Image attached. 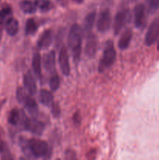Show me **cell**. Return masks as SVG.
<instances>
[{"instance_id":"cell-1","label":"cell","mask_w":159,"mask_h":160,"mask_svg":"<svg viewBox=\"0 0 159 160\" xmlns=\"http://www.w3.org/2000/svg\"><path fill=\"white\" fill-rule=\"evenodd\" d=\"M82 36L83 31L80 27L76 23L73 24L68 34V45L72 52L73 60L76 64L80 60Z\"/></svg>"},{"instance_id":"cell-2","label":"cell","mask_w":159,"mask_h":160,"mask_svg":"<svg viewBox=\"0 0 159 160\" xmlns=\"http://www.w3.org/2000/svg\"><path fill=\"white\" fill-rule=\"evenodd\" d=\"M29 148L31 158L43 157L48 159L51 156V149L45 141L37 138L30 139Z\"/></svg>"},{"instance_id":"cell-3","label":"cell","mask_w":159,"mask_h":160,"mask_svg":"<svg viewBox=\"0 0 159 160\" xmlns=\"http://www.w3.org/2000/svg\"><path fill=\"white\" fill-rule=\"evenodd\" d=\"M116 59V52L114 47L112 41H108L103 51L102 57L98 65V71L100 73L104 72L106 69L112 66Z\"/></svg>"},{"instance_id":"cell-4","label":"cell","mask_w":159,"mask_h":160,"mask_svg":"<svg viewBox=\"0 0 159 160\" xmlns=\"http://www.w3.org/2000/svg\"><path fill=\"white\" fill-rule=\"evenodd\" d=\"M159 38V17L154 19L147 31L145 35L144 43L147 46H151L154 45Z\"/></svg>"},{"instance_id":"cell-5","label":"cell","mask_w":159,"mask_h":160,"mask_svg":"<svg viewBox=\"0 0 159 160\" xmlns=\"http://www.w3.org/2000/svg\"><path fill=\"white\" fill-rule=\"evenodd\" d=\"M130 12L128 9H122L115 15L114 20V33L115 34H119L125 25L130 20Z\"/></svg>"},{"instance_id":"cell-6","label":"cell","mask_w":159,"mask_h":160,"mask_svg":"<svg viewBox=\"0 0 159 160\" xmlns=\"http://www.w3.org/2000/svg\"><path fill=\"white\" fill-rule=\"evenodd\" d=\"M27 120L26 114L23 110L18 109H13L10 111L8 117V121L12 126L20 127L23 129V126Z\"/></svg>"},{"instance_id":"cell-7","label":"cell","mask_w":159,"mask_h":160,"mask_svg":"<svg viewBox=\"0 0 159 160\" xmlns=\"http://www.w3.org/2000/svg\"><path fill=\"white\" fill-rule=\"evenodd\" d=\"M112 17L108 9H104L100 12L98 20L97 21V30L101 33H104L108 31L111 26Z\"/></svg>"},{"instance_id":"cell-8","label":"cell","mask_w":159,"mask_h":160,"mask_svg":"<svg viewBox=\"0 0 159 160\" xmlns=\"http://www.w3.org/2000/svg\"><path fill=\"white\" fill-rule=\"evenodd\" d=\"M23 129L30 131L34 135H41L45 130V124L36 118H27L23 126Z\"/></svg>"},{"instance_id":"cell-9","label":"cell","mask_w":159,"mask_h":160,"mask_svg":"<svg viewBox=\"0 0 159 160\" xmlns=\"http://www.w3.org/2000/svg\"><path fill=\"white\" fill-rule=\"evenodd\" d=\"M134 24L136 28H143L146 24V7L143 4H137L134 8Z\"/></svg>"},{"instance_id":"cell-10","label":"cell","mask_w":159,"mask_h":160,"mask_svg":"<svg viewBox=\"0 0 159 160\" xmlns=\"http://www.w3.org/2000/svg\"><path fill=\"white\" fill-rule=\"evenodd\" d=\"M59 62L62 74L65 77H68L70 74V65L68 52L65 46H62L60 48L59 55Z\"/></svg>"},{"instance_id":"cell-11","label":"cell","mask_w":159,"mask_h":160,"mask_svg":"<svg viewBox=\"0 0 159 160\" xmlns=\"http://www.w3.org/2000/svg\"><path fill=\"white\" fill-rule=\"evenodd\" d=\"M98 48V38L94 34H90L87 36L84 52L88 58H93L95 56Z\"/></svg>"},{"instance_id":"cell-12","label":"cell","mask_w":159,"mask_h":160,"mask_svg":"<svg viewBox=\"0 0 159 160\" xmlns=\"http://www.w3.org/2000/svg\"><path fill=\"white\" fill-rule=\"evenodd\" d=\"M42 66L45 70L53 72L55 68V52L50 51L42 58Z\"/></svg>"},{"instance_id":"cell-13","label":"cell","mask_w":159,"mask_h":160,"mask_svg":"<svg viewBox=\"0 0 159 160\" xmlns=\"http://www.w3.org/2000/svg\"><path fill=\"white\" fill-rule=\"evenodd\" d=\"M53 34L52 31L50 29H47L42 33L37 41V46L41 49H46L51 45L52 42Z\"/></svg>"},{"instance_id":"cell-14","label":"cell","mask_w":159,"mask_h":160,"mask_svg":"<svg viewBox=\"0 0 159 160\" xmlns=\"http://www.w3.org/2000/svg\"><path fill=\"white\" fill-rule=\"evenodd\" d=\"M23 84L30 95H35L37 92V84H36L35 80L30 70H28L23 76Z\"/></svg>"},{"instance_id":"cell-15","label":"cell","mask_w":159,"mask_h":160,"mask_svg":"<svg viewBox=\"0 0 159 160\" xmlns=\"http://www.w3.org/2000/svg\"><path fill=\"white\" fill-rule=\"evenodd\" d=\"M95 18H96L95 11L90 12L85 17V20H84V31H83V32L87 34V36L91 34V31L93 29L94 24L95 22Z\"/></svg>"},{"instance_id":"cell-16","label":"cell","mask_w":159,"mask_h":160,"mask_svg":"<svg viewBox=\"0 0 159 160\" xmlns=\"http://www.w3.org/2000/svg\"><path fill=\"white\" fill-rule=\"evenodd\" d=\"M132 32L131 29H127L123 32L122 36L120 37L119 40H118V48L121 50H125L129 47V43L132 39Z\"/></svg>"},{"instance_id":"cell-17","label":"cell","mask_w":159,"mask_h":160,"mask_svg":"<svg viewBox=\"0 0 159 160\" xmlns=\"http://www.w3.org/2000/svg\"><path fill=\"white\" fill-rule=\"evenodd\" d=\"M41 56L38 52L35 53L32 59V68L34 74L37 78H41Z\"/></svg>"},{"instance_id":"cell-18","label":"cell","mask_w":159,"mask_h":160,"mask_svg":"<svg viewBox=\"0 0 159 160\" xmlns=\"http://www.w3.org/2000/svg\"><path fill=\"white\" fill-rule=\"evenodd\" d=\"M5 28L7 34L10 36H14L18 33L19 23L15 18L11 17L5 23Z\"/></svg>"},{"instance_id":"cell-19","label":"cell","mask_w":159,"mask_h":160,"mask_svg":"<svg viewBox=\"0 0 159 160\" xmlns=\"http://www.w3.org/2000/svg\"><path fill=\"white\" fill-rule=\"evenodd\" d=\"M23 105H24L26 110L29 112V113L31 114L33 118H36L37 117V115H38V107H37V103L34 101V98H31L29 96L26 98Z\"/></svg>"},{"instance_id":"cell-20","label":"cell","mask_w":159,"mask_h":160,"mask_svg":"<svg viewBox=\"0 0 159 160\" xmlns=\"http://www.w3.org/2000/svg\"><path fill=\"white\" fill-rule=\"evenodd\" d=\"M40 102L45 106H49L53 104V95L49 91L46 89H41L39 94Z\"/></svg>"},{"instance_id":"cell-21","label":"cell","mask_w":159,"mask_h":160,"mask_svg":"<svg viewBox=\"0 0 159 160\" xmlns=\"http://www.w3.org/2000/svg\"><path fill=\"white\" fill-rule=\"evenodd\" d=\"M20 8L23 12L27 14L34 13L37 10V6L35 2H33L30 0H23L20 2Z\"/></svg>"},{"instance_id":"cell-22","label":"cell","mask_w":159,"mask_h":160,"mask_svg":"<svg viewBox=\"0 0 159 160\" xmlns=\"http://www.w3.org/2000/svg\"><path fill=\"white\" fill-rule=\"evenodd\" d=\"M0 156L2 160H13L6 142L0 139Z\"/></svg>"},{"instance_id":"cell-23","label":"cell","mask_w":159,"mask_h":160,"mask_svg":"<svg viewBox=\"0 0 159 160\" xmlns=\"http://www.w3.org/2000/svg\"><path fill=\"white\" fill-rule=\"evenodd\" d=\"M35 5L41 12H48L52 9L53 5L49 0H35Z\"/></svg>"},{"instance_id":"cell-24","label":"cell","mask_w":159,"mask_h":160,"mask_svg":"<svg viewBox=\"0 0 159 160\" xmlns=\"http://www.w3.org/2000/svg\"><path fill=\"white\" fill-rule=\"evenodd\" d=\"M12 10L9 6H6L0 10V24L6 23L12 17Z\"/></svg>"},{"instance_id":"cell-25","label":"cell","mask_w":159,"mask_h":160,"mask_svg":"<svg viewBox=\"0 0 159 160\" xmlns=\"http://www.w3.org/2000/svg\"><path fill=\"white\" fill-rule=\"evenodd\" d=\"M37 25L34 20L33 19H28L25 25V34L26 35H31L34 34L37 31Z\"/></svg>"},{"instance_id":"cell-26","label":"cell","mask_w":159,"mask_h":160,"mask_svg":"<svg viewBox=\"0 0 159 160\" xmlns=\"http://www.w3.org/2000/svg\"><path fill=\"white\" fill-rule=\"evenodd\" d=\"M49 86L50 89L52 92H55V91H57L59 88V86H60V78H59V75L54 73L51 77L49 80Z\"/></svg>"},{"instance_id":"cell-27","label":"cell","mask_w":159,"mask_h":160,"mask_svg":"<svg viewBox=\"0 0 159 160\" xmlns=\"http://www.w3.org/2000/svg\"><path fill=\"white\" fill-rule=\"evenodd\" d=\"M19 144H20V148H21L23 152L24 153L27 157L31 158L29 148V140L24 138H20V139H19Z\"/></svg>"},{"instance_id":"cell-28","label":"cell","mask_w":159,"mask_h":160,"mask_svg":"<svg viewBox=\"0 0 159 160\" xmlns=\"http://www.w3.org/2000/svg\"><path fill=\"white\" fill-rule=\"evenodd\" d=\"M29 97V95L26 94V90H25L23 88L20 87L17 88V101L20 103V104H23L25 102V101L26 100V98Z\"/></svg>"},{"instance_id":"cell-29","label":"cell","mask_w":159,"mask_h":160,"mask_svg":"<svg viewBox=\"0 0 159 160\" xmlns=\"http://www.w3.org/2000/svg\"><path fill=\"white\" fill-rule=\"evenodd\" d=\"M148 11L151 13L156 12L159 9V0H146Z\"/></svg>"},{"instance_id":"cell-30","label":"cell","mask_w":159,"mask_h":160,"mask_svg":"<svg viewBox=\"0 0 159 160\" xmlns=\"http://www.w3.org/2000/svg\"><path fill=\"white\" fill-rule=\"evenodd\" d=\"M51 113L55 118H59L61 115V109L58 103H53L51 105Z\"/></svg>"},{"instance_id":"cell-31","label":"cell","mask_w":159,"mask_h":160,"mask_svg":"<svg viewBox=\"0 0 159 160\" xmlns=\"http://www.w3.org/2000/svg\"><path fill=\"white\" fill-rule=\"evenodd\" d=\"M64 36H65V32H64L63 30H62V31L60 30V31L58 32L57 35H56L55 37V43H56V45H57V47H59V45L62 43Z\"/></svg>"},{"instance_id":"cell-32","label":"cell","mask_w":159,"mask_h":160,"mask_svg":"<svg viewBox=\"0 0 159 160\" xmlns=\"http://www.w3.org/2000/svg\"><path fill=\"white\" fill-rule=\"evenodd\" d=\"M73 122L76 125L80 124V114L79 112H76L73 116Z\"/></svg>"},{"instance_id":"cell-33","label":"cell","mask_w":159,"mask_h":160,"mask_svg":"<svg viewBox=\"0 0 159 160\" xmlns=\"http://www.w3.org/2000/svg\"><path fill=\"white\" fill-rule=\"evenodd\" d=\"M95 156H96V151H95V150H91V151L88 153L87 157H88L89 160H94L95 158Z\"/></svg>"},{"instance_id":"cell-34","label":"cell","mask_w":159,"mask_h":160,"mask_svg":"<svg viewBox=\"0 0 159 160\" xmlns=\"http://www.w3.org/2000/svg\"><path fill=\"white\" fill-rule=\"evenodd\" d=\"M2 32H3L2 24H0V42H1L2 38Z\"/></svg>"},{"instance_id":"cell-35","label":"cell","mask_w":159,"mask_h":160,"mask_svg":"<svg viewBox=\"0 0 159 160\" xmlns=\"http://www.w3.org/2000/svg\"><path fill=\"white\" fill-rule=\"evenodd\" d=\"M74 2H76V3H82L84 0H73Z\"/></svg>"},{"instance_id":"cell-36","label":"cell","mask_w":159,"mask_h":160,"mask_svg":"<svg viewBox=\"0 0 159 160\" xmlns=\"http://www.w3.org/2000/svg\"><path fill=\"white\" fill-rule=\"evenodd\" d=\"M20 160H29V159H26V158H23V157H20Z\"/></svg>"},{"instance_id":"cell-37","label":"cell","mask_w":159,"mask_h":160,"mask_svg":"<svg viewBox=\"0 0 159 160\" xmlns=\"http://www.w3.org/2000/svg\"><path fill=\"white\" fill-rule=\"evenodd\" d=\"M157 49L159 51V41H158V43H157Z\"/></svg>"},{"instance_id":"cell-38","label":"cell","mask_w":159,"mask_h":160,"mask_svg":"<svg viewBox=\"0 0 159 160\" xmlns=\"http://www.w3.org/2000/svg\"><path fill=\"white\" fill-rule=\"evenodd\" d=\"M57 160H60V159H57Z\"/></svg>"}]
</instances>
